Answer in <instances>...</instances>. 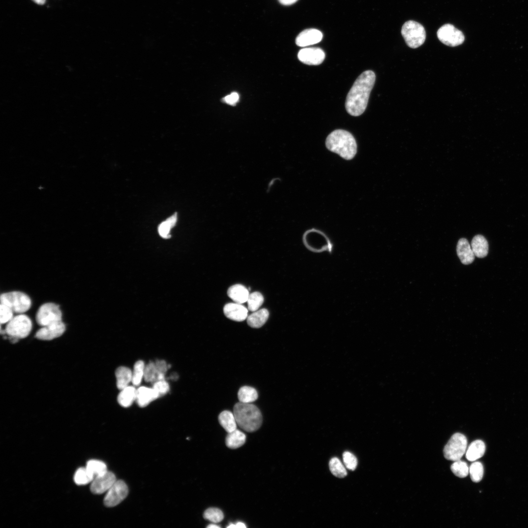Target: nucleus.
Returning <instances> with one entry per match:
<instances>
[{
	"mask_svg": "<svg viewBox=\"0 0 528 528\" xmlns=\"http://www.w3.org/2000/svg\"><path fill=\"white\" fill-rule=\"evenodd\" d=\"M304 242L310 250L314 252L332 250V245L328 239L318 231H311L306 233L304 237Z\"/></svg>",
	"mask_w": 528,
	"mask_h": 528,
	"instance_id": "obj_10",
	"label": "nucleus"
},
{
	"mask_svg": "<svg viewBox=\"0 0 528 528\" xmlns=\"http://www.w3.org/2000/svg\"><path fill=\"white\" fill-rule=\"evenodd\" d=\"M153 388L158 394L159 397L167 394L169 390V385L165 380H158L154 382Z\"/></svg>",
	"mask_w": 528,
	"mask_h": 528,
	"instance_id": "obj_40",
	"label": "nucleus"
},
{
	"mask_svg": "<svg viewBox=\"0 0 528 528\" xmlns=\"http://www.w3.org/2000/svg\"><path fill=\"white\" fill-rule=\"evenodd\" d=\"M471 247L475 256L478 258H484L488 254L489 245L488 241L481 235H478L474 237L472 241Z\"/></svg>",
	"mask_w": 528,
	"mask_h": 528,
	"instance_id": "obj_22",
	"label": "nucleus"
},
{
	"mask_svg": "<svg viewBox=\"0 0 528 528\" xmlns=\"http://www.w3.org/2000/svg\"><path fill=\"white\" fill-rule=\"evenodd\" d=\"M224 313L227 318L238 322L244 321L248 316V309L235 302L226 304L224 307Z\"/></svg>",
	"mask_w": 528,
	"mask_h": 528,
	"instance_id": "obj_16",
	"label": "nucleus"
},
{
	"mask_svg": "<svg viewBox=\"0 0 528 528\" xmlns=\"http://www.w3.org/2000/svg\"><path fill=\"white\" fill-rule=\"evenodd\" d=\"M159 398L160 397L158 394L153 388L142 386L137 389L136 401L141 408L148 406Z\"/></svg>",
	"mask_w": 528,
	"mask_h": 528,
	"instance_id": "obj_18",
	"label": "nucleus"
},
{
	"mask_svg": "<svg viewBox=\"0 0 528 528\" xmlns=\"http://www.w3.org/2000/svg\"><path fill=\"white\" fill-rule=\"evenodd\" d=\"M329 467L332 474L338 478H344L347 475L346 468L338 458L335 457L330 460Z\"/></svg>",
	"mask_w": 528,
	"mask_h": 528,
	"instance_id": "obj_30",
	"label": "nucleus"
},
{
	"mask_svg": "<svg viewBox=\"0 0 528 528\" xmlns=\"http://www.w3.org/2000/svg\"><path fill=\"white\" fill-rule=\"evenodd\" d=\"M62 314L59 306L53 303H47L38 309L36 315L37 323L42 326L62 321Z\"/></svg>",
	"mask_w": 528,
	"mask_h": 528,
	"instance_id": "obj_8",
	"label": "nucleus"
},
{
	"mask_svg": "<svg viewBox=\"0 0 528 528\" xmlns=\"http://www.w3.org/2000/svg\"><path fill=\"white\" fill-rule=\"evenodd\" d=\"M221 426L228 432L230 433L237 429V422L233 413L225 411L221 412L218 418Z\"/></svg>",
	"mask_w": 528,
	"mask_h": 528,
	"instance_id": "obj_26",
	"label": "nucleus"
},
{
	"mask_svg": "<svg viewBox=\"0 0 528 528\" xmlns=\"http://www.w3.org/2000/svg\"><path fill=\"white\" fill-rule=\"evenodd\" d=\"M0 312H1L0 321L2 324L8 323L14 317L13 311L8 306L1 303L0 306Z\"/></svg>",
	"mask_w": 528,
	"mask_h": 528,
	"instance_id": "obj_39",
	"label": "nucleus"
},
{
	"mask_svg": "<svg viewBox=\"0 0 528 528\" xmlns=\"http://www.w3.org/2000/svg\"><path fill=\"white\" fill-rule=\"evenodd\" d=\"M401 33L408 46L412 49L421 46L426 39V33L424 27L414 21L406 22L402 27Z\"/></svg>",
	"mask_w": 528,
	"mask_h": 528,
	"instance_id": "obj_4",
	"label": "nucleus"
},
{
	"mask_svg": "<svg viewBox=\"0 0 528 528\" xmlns=\"http://www.w3.org/2000/svg\"><path fill=\"white\" fill-rule=\"evenodd\" d=\"M65 330L66 326L61 321L42 327L37 332L35 337L40 340L51 341L61 336Z\"/></svg>",
	"mask_w": 528,
	"mask_h": 528,
	"instance_id": "obj_13",
	"label": "nucleus"
},
{
	"mask_svg": "<svg viewBox=\"0 0 528 528\" xmlns=\"http://www.w3.org/2000/svg\"><path fill=\"white\" fill-rule=\"evenodd\" d=\"M239 100V96L237 93H232L231 95L226 96L223 99L224 102L234 106Z\"/></svg>",
	"mask_w": 528,
	"mask_h": 528,
	"instance_id": "obj_42",
	"label": "nucleus"
},
{
	"mask_svg": "<svg viewBox=\"0 0 528 528\" xmlns=\"http://www.w3.org/2000/svg\"><path fill=\"white\" fill-rule=\"evenodd\" d=\"M246 527H247L245 525V524L244 523H242V522H238L236 524H230V525L229 526L227 527V528H246Z\"/></svg>",
	"mask_w": 528,
	"mask_h": 528,
	"instance_id": "obj_44",
	"label": "nucleus"
},
{
	"mask_svg": "<svg viewBox=\"0 0 528 528\" xmlns=\"http://www.w3.org/2000/svg\"><path fill=\"white\" fill-rule=\"evenodd\" d=\"M117 387L122 390L129 386L132 382V371L128 367L121 366L116 371Z\"/></svg>",
	"mask_w": 528,
	"mask_h": 528,
	"instance_id": "obj_24",
	"label": "nucleus"
},
{
	"mask_svg": "<svg viewBox=\"0 0 528 528\" xmlns=\"http://www.w3.org/2000/svg\"><path fill=\"white\" fill-rule=\"evenodd\" d=\"M326 146L330 151L346 160H352L357 153V146L353 135L347 131L337 130L327 138Z\"/></svg>",
	"mask_w": 528,
	"mask_h": 528,
	"instance_id": "obj_2",
	"label": "nucleus"
},
{
	"mask_svg": "<svg viewBox=\"0 0 528 528\" xmlns=\"http://www.w3.org/2000/svg\"><path fill=\"white\" fill-rule=\"evenodd\" d=\"M264 301L263 295L259 292H255L249 294L248 300V309L251 312H255L259 310Z\"/></svg>",
	"mask_w": 528,
	"mask_h": 528,
	"instance_id": "obj_32",
	"label": "nucleus"
},
{
	"mask_svg": "<svg viewBox=\"0 0 528 528\" xmlns=\"http://www.w3.org/2000/svg\"><path fill=\"white\" fill-rule=\"evenodd\" d=\"M249 293L243 285L236 284L231 286L228 291V295L234 302L243 304L247 302Z\"/></svg>",
	"mask_w": 528,
	"mask_h": 528,
	"instance_id": "obj_21",
	"label": "nucleus"
},
{
	"mask_svg": "<svg viewBox=\"0 0 528 528\" xmlns=\"http://www.w3.org/2000/svg\"><path fill=\"white\" fill-rule=\"evenodd\" d=\"M33 323L30 318L23 314L14 316L7 323L5 333L11 338L24 339L30 334Z\"/></svg>",
	"mask_w": 528,
	"mask_h": 528,
	"instance_id": "obj_5",
	"label": "nucleus"
},
{
	"mask_svg": "<svg viewBox=\"0 0 528 528\" xmlns=\"http://www.w3.org/2000/svg\"><path fill=\"white\" fill-rule=\"evenodd\" d=\"M86 468L94 478L108 471L106 464L103 462L98 460L94 459L89 461Z\"/></svg>",
	"mask_w": 528,
	"mask_h": 528,
	"instance_id": "obj_28",
	"label": "nucleus"
},
{
	"mask_svg": "<svg viewBox=\"0 0 528 528\" xmlns=\"http://www.w3.org/2000/svg\"><path fill=\"white\" fill-rule=\"evenodd\" d=\"M94 478L89 472L86 468H79L74 476V481L78 485H85L91 483Z\"/></svg>",
	"mask_w": 528,
	"mask_h": 528,
	"instance_id": "obj_31",
	"label": "nucleus"
},
{
	"mask_svg": "<svg viewBox=\"0 0 528 528\" xmlns=\"http://www.w3.org/2000/svg\"><path fill=\"white\" fill-rule=\"evenodd\" d=\"M1 303L10 307L14 313L22 314L31 308L32 300L27 294L14 291L2 294Z\"/></svg>",
	"mask_w": 528,
	"mask_h": 528,
	"instance_id": "obj_6",
	"label": "nucleus"
},
{
	"mask_svg": "<svg viewBox=\"0 0 528 528\" xmlns=\"http://www.w3.org/2000/svg\"><path fill=\"white\" fill-rule=\"evenodd\" d=\"M321 31L315 29H308L303 31L296 39V44L301 47H306L317 44L323 39Z\"/></svg>",
	"mask_w": 528,
	"mask_h": 528,
	"instance_id": "obj_15",
	"label": "nucleus"
},
{
	"mask_svg": "<svg viewBox=\"0 0 528 528\" xmlns=\"http://www.w3.org/2000/svg\"><path fill=\"white\" fill-rule=\"evenodd\" d=\"M298 58L301 62L306 65H319L324 61L325 53L319 48H306L300 50Z\"/></svg>",
	"mask_w": 528,
	"mask_h": 528,
	"instance_id": "obj_14",
	"label": "nucleus"
},
{
	"mask_svg": "<svg viewBox=\"0 0 528 528\" xmlns=\"http://www.w3.org/2000/svg\"><path fill=\"white\" fill-rule=\"evenodd\" d=\"M468 441L465 435L455 433L451 437L444 449L445 458L453 462L461 460L465 454Z\"/></svg>",
	"mask_w": 528,
	"mask_h": 528,
	"instance_id": "obj_7",
	"label": "nucleus"
},
{
	"mask_svg": "<svg viewBox=\"0 0 528 528\" xmlns=\"http://www.w3.org/2000/svg\"><path fill=\"white\" fill-rule=\"evenodd\" d=\"M469 473L472 481L478 483L481 481L484 475V467L479 462H475L469 468Z\"/></svg>",
	"mask_w": 528,
	"mask_h": 528,
	"instance_id": "obj_35",
	"label": "nucleus"
},
{
	"mask_svg": "<svg viewBox=\"0 0 528 528\" xmlns=\"http://www.w3.org/2000/svg\"><path fill=\"white\" fill-rule=\"evenodd\" d=\"M33 1L38 5H43L45 4L46 0H33Z\"/></svg>",
	"mask_w": 528,
	"mask_h": 528,
	"instance_id": "obj_45",
	"label": "nucleus"
},
{
	"mask_svg": "<svg viewBox=\"0 0 528 528\" xmlns=\"http://www.w3.org/2000/svg\"><path fill=\"white\" fill-rule=\"evenodd\" d=\"M258 397L256 390L250 386L242 387L238 393L239 402L242 403L250 404L255 402Z\"/></svg>",
	"mask_w": 528,
	"mask_h": 528,
	"instance_id": "obj_27",
	"label": "nucleus"
},
{
	"mask_svg": "<svg viewBox=\"0 0 528 528\" xmlns=\"http://www.w3.org/2000/svg\"><path fill=\"white\" fill-rule=\"evenodd\" d=\"M437 37L444 44L453 47L463 44L465 41L463 33L449 24L443 26L438 30Z\"/></svg>",
	"mask_w": 528,
	"mask_h": 528,
	"instance_id": "obj_9",
	"label": "nucleus"
},
{
	"mask_svg": "<svg viewBox=\"0 0 528 528\" xmlns=\"http://www.w3.org/2000/svg\"><path fill=\"white\" fill-rule=\"evenodd\" d=\"M158 377L155 363L150 362L145 367L144 379L147 382L154 383L158 380Z\"/></svg>",
	"mask_w": 528,
	"mask_h": 528,
	"instance_id": "obj_37",
	"label": "nucleus"
},
{
	"mask_svg": "<svg viewBox=\"0 0 528 528\" xmlns=\"http://www.w3.org/2000/svg\"><path fill=\"white\" fill-rule=\"evenodd\" d=\"M207 528H221V527L217 525H216L215 524H210V525H209L207 527Z\"/></svg>",
	"mask_w": 528,
	"mask_h": 528,
	"instance_id": "obj_46",
	"label": "nucleus"
},
{
	"mask_svg": "<svg viewBox=\"0 0 528 528\" xmlns=\"http://www.w3.org/2000/svg\"><path fill=\"white\" fill-rule=\"evenodd\" d=\"M486 446L483 441L478 440L471 443L466 452L468 460L474 462L481 458L485 454Z\"/></svg>",
	"mask_w": 528,
	"mask_h": 528,
	"instance_id": "obj_23",
	"label": "nucleus"
},
{
	"mask_svg": "<svg viewBox=\"0 0 528 528\" xmlns=\"http://www.w3.org/2000/svg\"><path fill=\"white\" fill-rule=\"evenodd\" d=\"M298 0H279L280 3L284 6H290L295 4Z\"/></svg>",
	"mask_w": 528,
	"mask_h": 528,
	"instance_id": "obj_43",
	"label": "nucleus"
},
{
	"mask_svg": "<svg viewBox=\"0 0 528 528\" xmlns=\"http://www.w3.org/2000/svg\"><path fill=\"white\" fill-rule=\"evenodd\" d=\"M375 81L374 72L370 70L364 72L358 78L347 96L346 108L348 114L358 116L364 113Z\"/></svg>",
	"mask_w": 528,
	"mask_h": 528,
	"instance_id": "obj_1",
	"label": "nucleus"
},
{
	"mask_svg": "<svg viewBox=\"0 0 528 528\" xmlns=\"http://www.w3.org/2000/svg\"><path fill=\"white\" fill-rule=\"evenodd\" d=\"M451 470L457 477L466 478L469 474V468L466 462L460 460L455 461L451 466Z\"/></svg>",
	"mask_w": 528,
	"mask_h": 528,
	"instance_id": "obj_33",
	"label": "nucleus"
},
{
	"mask_svg": "<svg viewBox=\"0 0 528 528\" xmlns=\"http://www.w3.org/2000/svg\"><path fill=\"white\" fill-rule=\"evenodd\" d=\"M343 460L346 467L350 471L356 470L358 465V460L352 453L346 451L343 454Z\"/></svg>",
	"mask_w": 528,
	"mask_h": 528,
	"instance_id": "obj_38",
	"label": "nucleus"
},
{
	"mask_svg": "<svg viewBox=\"0 0 528 528\" xmlns=\"http://www.w3.org/2000/svg\"><path fill=\"white\" fill-rule=\"evenodd\" d=\"M177 216V214L175 213L165 221L160 224L158 228V231L160 235L162 237L169 238L170 237V230L176 224L178 219Z\"/></svg>",
	"mask_w": 528,
	"mask_h": 528,
	"instance_id": "obj_29",
	"label": "nucleus"
},
{
	"mask_svg": "<svg viewBox=\"0 0 528 528\" xmlns=\"http://www.w3.org/2000/svg\"><path fill=\"white\" fill-rule=\"evenodd\" d=\"M246 441V435L242 431L236 429L228 433L226 439V444L228 447L236 449L243 446Z\"/></svg>",
	"mask_w": 528,
	"mask_h": 528,
	"instance_id": "obj_25",
	"label": "nucleus"
},
{
	"mask_svg": "<svg viewBox=\"0 0 528 528\" xmlns=\"http://www.w3.org/2000/svg\"><path fill=\"white\" fill-rule=\"evenodd\" d=\"M116 481V477L114 474L107 471L103 474L94 478L91 483V491L92 493L96 495H100L107 492Z\"/></svg>",
	"mask_w": 528,
	"mask_h": 528,
	"instance_id": "obj_12",
	"label": "nucleus"
},
{
	"mask_svg": "<svg viewBox=\"0 0 528 528\" xmlns=\"http://www.w3.org/2000/svg\"><path fill=\"white\" fill-rule=\"evenodd\" d=\"M269 315V312L266 309L258 310L248 316L247 323L251 328H261L266 323Z\"/></svg>",
	"mask_w": 528,
	"mask_h": 528,
	"instance_id": "obj_20",
	"label": "nucleus"
},
{
	"mask_svg": "<svg viewBox=\"0 0 528 528\" xmlns=\"http://www.w3.org/2000/svg\"><path fill=\"white\" fill-rule=\"evenodd\" d=\"M137 389L132 386H128L121 390L117 397L119 404L124 407H130L136 400Z\"/></svg>",
	"mask_w": 528,
	"mask_h": 528,
	"instance_id": "obj_19",
	"label": "nucleus"
},
{
	"mask_svg": "<svg viewBox=\"0 0 528 528\" xmlns=\"http://www.w3.org/2000/svg\"><path fill=\"white\" fill-rule=\"evenodd\" d=\"M204 517L214 523H218L224 519V515L220 509L216 508H210L205 511L204 513Z\"/></svg>",
	"mask_w": 528,
	"mask_h": 528,
	"instance_id": "obj_36",
	"label": "nucleus"
},
{
	"mask_svg": "<svg viewBox=\"0 0 528 528\" xmlns=\"http://www.w3.org/2000/svg\"><path fill=\"white\" fill-rule=\"evenodd\" d=\"M145 364L142 361H139L134 365L133 372H132V382L134 386H139L144 378Z\"/></svg>",
	"mask_w": 528,
	"mask_h": 528,
	"instance_id": "obj_34",
	"label": "nucleus"
},
{
	"mask_svg": "<svg viewBox=\"0 0 528 528\" xmlns=\"http://www.w3.org/2000/svg\"><path fill=\"white\" fill-rule=\"evenodd\" d=\"M237 424L244 430L253 432L257 430L262 423V415L259 409L251 404L238 403L233 408Z\"/></svg>",
	"mask_w": 528,
	"mask_h": 528,
	"instance_id": "obj_3",
	"label": "nucleus"
},
{
	"mask_svg": "<svg viewBox=\"0 0 528 528\" xmlns=\"http://www.w3.org/2000/svg\"><path fill=\"white\" fill-rule=\"evenodd\" d=\"M158 374V380H165V374L169 368L166 362L163 360H158L155 363Z\"/></svg>",
	"mask_w": 528,
	"mask_h": 528,
	"instance_id": "obj_41",
	"label": "nucleus"
},
{
	"mask_svg": "<svg viewBox=\"0 0 528 528\" xmlns=\"http://www.w3.org/2000/svg\"><path fill=\"white\" fill-rule=\"evenodd\" d=\"M457 255L464 265H469L475 260V255L469 241L465 238L460 239L457 246Z\"/></svg>",
	"mask_w": 528,
	"mask_h": 528,
	"instance_id": "obj_17",
	"label": "nucleus"
},
{
	"mask_svg": "<svg viewBox=\"0 0 528 528\" xmlns=\"http://www.w3.org/2000/svg\"><path fill=\"white\" fill-rule=\"evenodd\" d=\"M128 488L122 480H116L107 491L104 499V504L107 507H114L124 500L128 494Z\"/></svg>",
	"mask_w": 528,
	"mask_h": 528,
	"instance_id": "obj_11",
	"label": "nucleus"
}]
</instances>
